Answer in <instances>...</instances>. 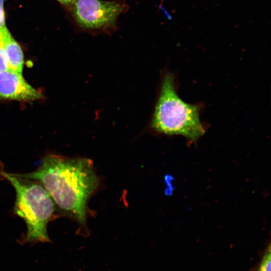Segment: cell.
I'll return each mask as SVG.
<instances>
[{
  "mask_svg": "<svg viewBox=\"0 0 271 271\" xmlns=\"http://www.w3.org/2000/svg\"><path fill=\"white\" fill-rule=\"evenodd\" d=\"M12 174L40 183L57 207L85 224L87 202L98 185L90 160L49 154L43 159L36 170Z\"/></svg>",
  "mask_w": 271,
  "mask_h": 271,
  "instance_id": "6da1fadb",
  "label": "cell"
},
{
  "mask_svg": "<svg viewBox=\"0 0 271 271\" xmlns=\"http://www.w3.org/2000/svg\"><path fill=\"white\" fill-rule=\"evenodd\" d=\"M199 111V105L186 103L179 97L174 75L167 72L162 80L151 128L158 133L181 135L195 142L205 132Z\"/></svg>",
  "mask_w": 271,
  "mask_h": 271,
  "instance_id": "7a4b0ae2",
  "label": "cell"
},
{
  "mask_svg": "<svg viewBox=\"0 0 271 271\" xmlns=\"http://www.w3.org/2000/svg\"><path fill=\"white\" fill-rule=\"evenodd\" d=\"M0 176L8 180L16 190L14 212L27 225L25 241L50 242L47 225L57 206L47 190L37 181L16 176L3 169L0 170Z\"/></svg>",
  "mask_w": 271,
  "mask_h": 271,
  "instance_id": "3957f363",
  "label": "cell"
},
{
  "mask_svg": "<svg viewBox=\"0 0 271 271\" xmlns=\"http://www.w3.org/2000/svg\"><path fill=\"white\" fill-rule=\"evenodd\" d=\"M128 7L122 0H75L70 10L78 27L92 34H110L117 28L119 15Z\"/></svg>",
  "mask_w": 271,
  "mask_h": 271,
  "instance_id": "277c9868",
  "label": "cell"
},
{
  "mask_svg": "<svg viewBox=\"0 0 271 271\" xmlns=\"http://www.w3.org/2000/svg\"><path fill=\"white\" fill-rule=\"evenodd\" d=\"M43 94L24 79L22 74L11 69L0 71V99L32 101L42 99Z\"/></svg>",
  "mask_w": 271,
  "mask_h": 271,
  "instance_id": "5b68a950",
  "label": "cell"
},
{
  "mask_svg": "<svg viewBox=\"0 0 271 271\" xmlns=\"http://www.w3.org/2000/svg\"><path fill=\"white\" fill-rule=\"evenodd\" d=\"M0 35L10 69L22 74L24 59L23 52L20 45L13 38L8 29Z\"/></svg>",
  "mask_w": 271,
  "mask_h": 271,
  "instance_id": "8992f818",
  "label": "cell"
},
{
  "mask_svg": "<svg viewBox=\"0 0 271 271\" xmlns=\"http://www.w3.org/2000/svg\"><path fill=\"white\" fill-rule=\"evenodd\" d=\"M270 244L269 242L261 253L259 261L255 265L252 271H270Z\"/></svg>",
  "mask_w": 271,
  "mask_h": 271,
  "instance_id": "52a82bcc",
  "label": "cell"
},
{
  "mask_svg": "<svg viewBox=\"0 0 271 271\" xmlns=\"http://www.w3.org/2000/svg\"><path fill=\"white\" fill-rule=\"evenodd\" d=\"M11 69L0 35V71Z\"/></svg>",
  "mask_w": 271,
  "mask_h": 271,
  "instance_id": "ba28073f",
  "label": "cell"
},
{
  "mask_svg": "<svg viewBox=\"0 0 271 271\" xmlns=\"http://www.w3.org/2000/svg\"><path fill=\"white\" fill-rule=\"evenodd\" d=\"M4 2V0H0V34L8 30L5 22Z\"/></svg>",
  "mask_w": 271,
  "mask_h": 271,
  "instance_id": "9c48e42d",
  "label": "cell"
},
{
  "mask_svg": "<svg viewBox=\"0 0 271 271\" xmlns=\"http://www.w3.org/2000/svg\"><path fill=\"white\" fill-rule=\"evenodd\" d=\"M61 4L66 7L67 8L70 9L75 0H57Z\"/></svg>",
  "mask_w": 271,
  "mask_h": 271,
  "instance_id": "30bf717a",
  "label": "cell"
}]
</instances>
